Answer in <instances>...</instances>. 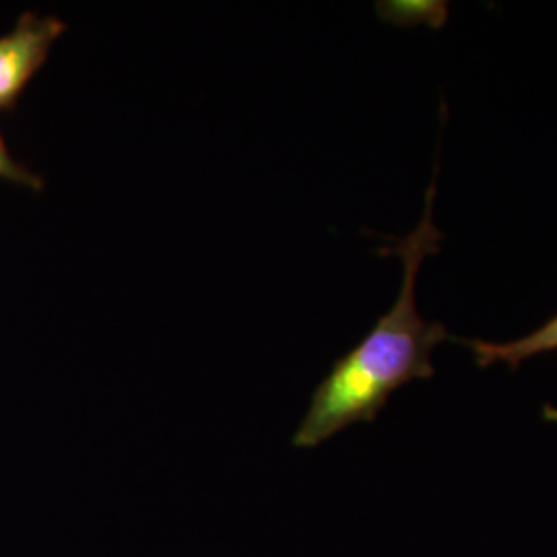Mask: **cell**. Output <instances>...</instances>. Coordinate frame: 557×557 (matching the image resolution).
<instances>
[{"label":"cell","mask_w":557,"mask_h":557,"mask_svg":"<svg viewBox=\"0 0 557 557\" xmlns=\"http://www.w3.org/2000/svg\"><path fill=\"white\" fill-rule=\"evenodd\" d=\"M436 184L438 161L425 190L418 227L379 250L403 262L397 301L349 354L335 361L317 386L292 440L296 448H314L354 423L374 421L400 386L436 374L432 354L448 338V331L442 322L421 319L416 299L421 264L438 255L444 244V232L434 221Z\"/></svg>","instance_id":"cell-1"},{"label":"cell","mask_w":557,"mask_h":557,"mask_svg":"<svg viewBox=\"0 0 557 557\" xmlns=\"http://www.w3.org/2000/svg\"><path fill=\"white\" fill-rule=\"evenodd\" d=\"M66 25L57 17L23 13L17 25L0 38V110L13 112L21 94L44 66Z\"/></svg>","instance_id":"cell-2"},{"label":"cell","mask_w":557,"mask_h":557,"mask_svg":"<svg viewBox=\"0 0 557 557\" xmlns=\"http://www.w3.org/2000/svg\"><path fill=\"white\" fill-rule=\"evenodd\" d=\"M471 354L479 368H492L504 363L512 370L529 359L557 351V314L545 320L535 331L524 337L510 341H487V338H458Z\"/></svg>","instance_id":"cell-3"},{"label":"cell","mask_w":557,"mask_h":557,"mask_svg":"<svg viewBox=\"0 0 557 557\" xmlns=\"http://www.w3.org/2000/svg\"><path fill=\"white\" fill-rule=\"evenodd\" d=\"M450 4L444 0H395L379 2L380 17L391 21L400 27H418L425 25L432 29H442L448 21Z\"/></svg>","instance_id":"cell-4"},{"label":"cell","mask_w":557,"mask_h":557,"mask_svg":"<svg viewBox=\"0 0 557 557\" xmlns=\"http://www.w3.org/2000/svg\"><path fill=\"white\" fill-rule=\"evenodd\" d=\"M0 178L9 180V182H17L32 190H41L44 188V180L36 176L34 172H29L27 168H23L21 163L13 160L11 151L7 149L4 139L0 137Z\"/></svg>","instance_id":"cell-5"}]
</instances>
